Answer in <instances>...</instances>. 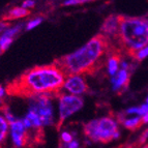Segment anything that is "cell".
Here are the masks:
<instances>
[{"label": "cell", "mask_w": 148, "mask_h": 148, "mask_svg": "<svg viewBox=\"0 0 148 148\" xmlns=\"http://www.w3.org/2000/svg\"><path fill=\"white\" fill-rule=\"evenodd\" d=\"M62 89L69 94L80 96L88 91V85L82 75H67Z\"/></svg>", "instance_id": "ba28073f"}, {"label": "cell", "mask_w": 148, "mask_h": 148, "mask_svg": "<svg viewBox=\"0 0 148 148\" xmlns=\"http://www.w3.org/2000/svg\"><path fill=\"white\" fill-rule=\"evenodd\" d=\"M34 5H35L34 0H25V1H23V3H22V8L28 10V8H34Z\"/></svg>", "instance_id": "44dd1931"}, {"label": "cell", "mask_w": 148, "mask_h": 148, "mask_svg": "<svg viewBox=\"0 0 148 148\" xmlns=\"http://www.w3.org/2000/svg\"><path fill=\"white\" fill-rule=\"evenodd\" d=\"M51 97V95H37L30 99L28 110L36 114L44 126L54 123V110Z\"/></svg>", "instance_id": "5b68a950"}, {"label": "cell", "mask_w": 148, "mask_h": 148, "mask_svg": "<svg viewBox=\"0 0 148 148\" xmlns=\"http://www.w3.org/2000/svg\"><path fill=\"white\" fill-rule=\"evenodd\" d=\"M66 75L56 63L38 65L16 78L6 87L10 95L31 99L37 95L57 96L63 88Z\"/></svg>", "instance_id": "6da1fadb"}, {"label": "cell", "mask_w": 148, "mask_h": 148, "mask_svg": "<svg viewBox=\"0 0 148 148\" xmlns=\"http://www.w3.org/2000/svg\"><path fill=\"white\" fill-rule=\"evenodd\" d=\"M146 113H148V105L144 104L142 106L138 107V114L137 115H140V116H144Z\"/></svg>", "instance_id": "ffe728a7"}, {"label": "cell", "mask_w": 148, "mask_h": 148, "mask_svg": "<svg viewBox=\"0 0 148 148\" xmlns=\"http://www.w3.org/2000/svg\"><path fill=\"white\" fill-rule=\"evenodd\" d=\"M0 148H3V147H2V146H0Z\"/></svg>", "instance_id": "f1b7e54d"}, {"label": "cell", "mask_w": 148, "mask_h": 148, "mask_svg": "<svg viewBox=\"0 0 148 148\" xmlns=\"http://www.w3.org/2000/svg\"><path fill=\"white\" fill-rule=\"evenodd\" d=\"M14 42V38L12 37H8L6 35H3L1 34L0 35V49H1V52H4L6 50L10 48V46Z\"/></svg>", "instance_id": "9a60e30c"}, {"label": "cell", "mask_w": 148, "mask_h": 148, "mask_svg": "<svg viewBox=\"0 0 148 148\" xmlns=\"http://www.w3.org/2000/svg\"><path fill=\"white\" fill-rule=\"evenodd\" d=\"M84 106V101L81 96L69 93L58 94V126H60L67 118L80 111Z\"/></svg>", "instance_id": "8992f818"}, {"label": "cell", "mask_w": 148, "mask_h": 148, "mask_svg": "<svg viewBox=\"0 0 148 148\" xmlns=\"http://www.w3.org/2000/svg\"><path fill=\"white\" fill-rule=\"evenodd\" d=\"M127 148H133V146H130V147H127Z\"/></svg>", "instance_id": "83f0119b"}, {"label": "cell", "mask_w": 148, "mask_h": 148, "mask_svg": "<svg viewBox=\"0 0 148 148\" xmlns=\"http://www.w3.org/2000/svg\"><path fill=\"white\" fill-rule=\"evenodd\" d=\"M8 133H10V123L6 118L0 114V146L8 138Z\"/></svg>", "instance_id": "5bb4252c"}, {"label": "cell", "mask_w": 148, "mask_h": 148, "mask_svg": "<svg viewBox=\"0 0 148 148\" xmlns=\"http://www.w3.org/2000/svg\"><path fill=\"white\" fill-rule=\"evenodd\" d=\"M111 42L99 33L78 50L62 56L55 63L66 75H90L101 67V59L112 49Z\"/></svg>", "instance_id": "7a4b0ae2"}, {"label": "cell", "mask_w": 148, "mask_h": 148, "mask_svg": "<svg viewBox=\"0 0 148 148\" xmlns=\"http://www.w3.org/2000/svg\"><path fill=\"white\" fill-rule=\"evenodd\" d=\"M83 130L85 136L92 142L109 143L120 137L117 121L110 116L92 119L85 124Z\"/></svg>", "instance_id": "277c9868"}, {"label": "cell", "mask_w": 148, "mask_h": 148, "mask_svg": "<svg viewBox=\"0 0 148 148\" xmlns=\"http://www.w3.org/2000/svg\"><path fill=\"white\" fill-rule=\"evenodd\" d=\"M42 22V18H34V19H32V20H30L29 22L26 24V28L25 29L27 30H32L34 29L35 27H37L38 25H40Z\"/></svg>", "instance_id": "e0dca14e"}, {"label": "cell", "mask_w": 148, "mask_h": 148, "mask_svg": "<svg viewBox=\"0 0 148 148\" xmlns=\"http://www.w3.org/2000/svg\"><path fill=\"white\" fill-rule=\"evenodd\" d=\"M120 15H111L104 21L101 27V34L107 37L110 42L113 40H117L119 32V24H120Z\"/></svg>", "instance_id": "9c48e42d"}, {"label": "cell", "mask_w": 148, "mask_h": 148, "mask_svg": "<svg viewBox=\"0 0 148 148\" xmlns=\"http://www.w3.org/2000/svg\"><path fill=\"white\" fill-rule=\"evenodd\" d=\"M121 63V54L118 50L112 47L108 54V60H107V69L109 75L111 77L115 76L119 71V65Z\"/></svg>", "instance_id": "30bf717a"}, {"label": "cell", "mask_w": 148, "mask_h": 148, "mask_svg": "<svg viewBox=\"0 0 148 148\" xmlns=\"http://www.w3.org/2000/svg\"><path fill=\"white\" fill-rule=\"evenodd\" d=\"M10 134L12 144L17 148H23L29 142V134L22 119H17L10 124Z\"/></svg>", "instance_id": "52a82bcc"}, {"label": "cell", "mask_w": 148, "mask_h": 148, "mask_svg": "<svg viewBox=\"0 0 148 148\" xmlns=\"http://www.w3.org/2000/svg\"><path fill=\"white\" fill-rule=\"evenodd\" d=\"M5 94H6V89H4L1 85H0V99H2L3 97H4Z\"/></svg>", "instance_id": "cb8c5ba5"}, {"label": "cell", "mask_w": 148, "mask_h": 148, "mask_svg": "<svg viewBox=\"0 0 148 148\" xmlns=\"http://www.w3.org/2000/svg\"><path fill=\"white\" fill-rule=\"evenodd\" d=\"M111 82H112V88L114 91H118L121 90L122 88H125L128 85V81H130V72L128 69H122L121 67L119 69L117 74L115 76L111 77Z\"/></svg>", "instance_id": "8fae6325"}, {"label": "cell", "mask_w": 148, "mask_h": 148, "mask_svg": "<svg viewBox=\"0 0 148 148\" xmlns=\"http://www.w3.org/2000/svg\"><path fill=\"white\" fill-rule=\"evenodd\" d=\"M66 148H80V143L77 140H73L72 142L66 144Z\"/></svg>", "instance_id": "603a6c76"}, {"label": "cell", "mask_w": 148, "mask_h": 148, "mask_svg": "<svg viewBox=\"0 0 148 148\" xmlns=\"http://www.w3.org/2000/svg\"><path fill=\"white\" fill-rule=\"evenodd\" d=\"M132 57H134L135 59H137L138 61H141V60L145 59L146 57H148V46L144 47L143 49L139 50L138 52H136Z\"/></svg>", "instance_id": "2e32d148"}, {"label": "cell", "mask_w": 148, "mask_h": 148, "mask_svg": "<svg viewBox=\"0 0 148 148\" xmlns=\"http://www.w3.org/2000/svg\"><path fill=\"white\" fill-rule=\"evenodd\" d=\"M121 123L123 124V126L127 130L132 132L137 131L138 128L141 127V125L143 124L142 122V118L141 117H133V118H127V119H119Z\"/></svg>", "instance_id": "4fadbf2b"}, {"label": "cell", "mask_w": 148, "mask_h": 148, "mask_svg": "<svg viewBox=\"0 0 148 148\" xmlns=\"http://www.w3.org/2000/svg\"><path fill=\"white\" fill-rule=\"evenodd\" d=\"M95 0H65L62 5L64 6H73V5H80V4H85V3L92 2Z\"/></svg>", "instance_id": "ac0fdd59"}, {"label": "cell", "mask_w": 148, "mask_h": 148, "mask_svg": "<svg viewBox=\"0 0 148 148\" xmlns=\"http://www.w3.org/2000/svg\"><path fill=\"white\" fill-rule=\"evenodd\" d=\"M141 118H142V122H143V124L148 123V113H146L145 115H144V116H142Z\"/></svg>", "instance_id": "d4e9b609"}, {"label": "cell", "mask_w": 148, "mask_h": 148, "mask_svg": "<svg viewBox=\"0 0 148 148\" xmlns=\"http://www.w3.org/2000/svg\"><path fill=\"white\" fill-rule=\"evenodd\" d=\"M143 148H148V144H146V145L145 146H144V147Z\"/></svg>", "instance_id": "484cf974"}, {"label": "cell", "mask_w": 148, "mask_h": 148, "mask_svg": "<svg viewBox=\"0 0 148 148\" xmlns=\"http://www.w3.org/2000/svg\"><path fill=\"white\" fill-rule=\"evenodd\" d=\"M61 140H62V142L67 144V143H69V142H72L74 139H73V135L71 133H69V132H62Z\"/></svg>", "instance_id": "d6986e66"}, {"label": "cell", "mask_w": 148, "mask_h": 148, "mask_svg": "<svg viewBox=\"0 0 148 148\" xmlns=\"http://www.w3.org/2000/svg\"><path fill=\"white\" fill-rule=\"evenodd\" d=\"M146 104L148 105V96H147V99H146Z\"/></svg>", "instance_id": "4316f807"}, {"label": "cell", "mask_w": 148, "mask_h": 148, "mask_svg": "<svg viewBox=\"0 0 148 148\" xmlns=\"http://www.w3.org/2000/svg\"><path fill=\"white\" fill-rule=\"evenodd\" d=\"M146 140H148V130H146V131L141 135L140 139H139V141H138V144L139 145H142Z\"/></svg>", "instance_id": "7402d4cb"}, {"label": "cell", "mask_w": 148, "mask_h": 148, "mask_svg": "<svg viewBox=\"0 0 148 148\" xmlns=\"http://www.w3.org/2000/svg\"><path fill=\"white\" fill-rule=\"evenodd\" d=\"M30 15V10L22 8V6H16L8 10L3 17L4 21H12V20H19L22 18H26Z\"/></svg>", "instance_id": "7c38bea8"}, {"label": "cell", "mask_w": 148, "mask_h": 148, "mask_svg": "<svg viewBox=\"0 0 148 148\" xmlns=\"http://www.w3.org/2000/svg\"><path fill=\"white\" fill-rule=\"evenodd\" d=\"M117 42L131 56L148 46V19L121 16Z\"/></svg>", "instance_id": "3957f363"}]
</instances>
